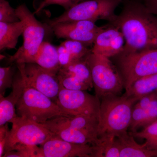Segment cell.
<instances>
[{"instance_id": "6da1fadb", "label": "cell", "mask_w": 157, "mask_h": 157, "mask_svg": "<svg viewBox=\"0 0 157 157\" xmlns=\"http://www.w3.org/2000/svg\"><path fill=\"white\" fill-rule=\"evenodd\" d=\"M112 22L124 37L122 53L157 49V16L140 0H126L122 12Z\"/></svg>"}, {"instance_id": "7a4b0ae2", "label": "cell", "mask_w": 157, "mask_h": 157, "mask_svg": "<svg viewBox=\"0 0 157 157\" xmlns=\"http://www.w3.org/2000/svg\"><path fill=\"white\" fill-rule=\"evenodd\" d=\"M135 98L109 95L101 99L98 133L101 140H111L127 132L130 127Z\"/></svg>"}, {"instance_id": "3957f363", "label": "cell", "mask_w": 157, "mask_h": 157, "mask_svg": "<svg viewBox=\"0 0 157 157\" xmlns=\"http://www.w3.org/2000/svg\"><path fill=\"white\" fill-rule=\"evenodd\" d=\"M19 72L23 81L24 89L16 104L18 116L40 124L58 117H69L50 98L29 85Z\"/></svg>"}, {"instance_id": "277c9868", "label": "cell", "mask_w": 157, "mask_h": 157, "mask_svg": "<svg viewBox=\"0 0 157 157\" xmlns=\"http://www.w3.org/2000/svg\"><path fill=\"white\" fill-rule=\"evenodd\" d=\"M15 10L19 20L24 25L23 42L17 52L9 56L8 61L16 64L35 63L40 46L44 42L45 26L36 18L25 4L19 5Z\"/></svg>"}, {"instance_id": "5b68a950", "label": "cell", "mask_w": 157, "mask_h": 157, "mask_svg": "<svg viewBox=\"0 0 157 157\" xmlns=\"http://www.w3.org/2000/svg\"><path fill=\"white\" fill-rule=\"evenodd\" d=\"M96 96L99 100L109 95L120 94L124 88L121 76L109 58L91 52L86 57Z\"/></svg>"}, {"instance_id": "8992f818", "label": "cell", "mask_w": 157, "mask_h": 157, "mask_svg": "<svg viewBox=\"0 0 157 157\" xmlns=\"http://www.w3.org/2000/svg\"><path fill=\"white\" fill-rule=\"evenodd\" d=\"M124 0H85L76 4L59 16L49 20L50 26L59 23L79 20H90L96 22L98 20H107L113 22L117 15L116 9Z\"/></svg>"}, {"instance_id": "52a82bcc", "label": "cell", "mask_w": 157, "mask_h": 157, "mask_svg": "<svg viewBox=\"0 0 157 157\" xmlns=\"http://www.w3.org/2000/svg\"><path fill=\"white\" fill-rule=\"evenodd\" d=\"M122 53L120 65L126 91L138 78L157 73V49Z\"/></svg>"}, {"instance_id": "ba28073f", "label": "cell", "mask_w": 157, "mask_h": 157, "mask_svg": "<svg viewBox=\"0 0 157 157\" xmlns=\"http://www.w3.org/2000/svg\"><path fill=\"white\" fill-rule=\"evenodd\" d=\"M10 123L12 128L9 132L5 153L17 144L41 146L55 135L42 124L20 117L14 118Z\"/></svg>"}, {"instance_id": "9c48e42d", "label": "cell", "mask_w": 157, "mask_h": 157, "mask_svg": "<svg viewBox=\"0 0 157 157\" xmlns=\"http://www.w3.org/2000/svg\"><path fill=\"white\" fill-rule=\"evenodd\" d=\"M56 104L69 116L99 114L100 100L86 90H73L60 85Z\"/></svg>"}, {"instance_id": "30bf717a", "label": "cell", "mask_w": 157, "mask_h": 157, "mask_svg": "<svg viewBox=\"0 0 157 157\" xmlns=\"http://www.w3.org/2000/svg\"><path fill=\"white\" fill-rule=\"evenodd\" d=\"M16 65L29 85L47 96L56 104L60 87L57 74L34 63Z\"/></svg>"}, {"instance_id": "8fae6325", "label": "cell", "mask_w": 157, "mask_h": 157, "mask_svg": "<svg viewBox=\"0 0 157 157\" xmlns=\"http://www.w3.org/2000/svg\"><path fill=\"white\" fill-rule=\"evenodd\" d=\"M95 22L79 20L48 26L58 39L78 41L88 46L93 45L97 35L104 28L98 26Z\"/></svg>"}, {"instance_id": "7c38bea8", "label": "cell", "mask_w": 157, "mask_h": 157, "mask_svg": "<svg viewBox=\"0 0 157 157\" xmlns=\"http://www.w3.org/2000/svg\"><path fill=\"white\" fill-rule=\"evenodd\" d=\"M41 147L44 157H94V145L72 143L55 135Z\"/></svg>"}, {"instance_id": "4fadbf2b", "label": "cell", "mask_w": 157, "mask_h": 157, "mask_svg": "<svg viewBox=\"0 0 157 157\" xmlns=\"http://www.w3.org/2000/svg\"><path fill=\"white\" fill-rule=\"evenodd\" d=\"M125 42L123 34L117 27H105L96 37L92 52L109 58L122 52Z\"/></svg>"}, {"instance_id": "5bb4252c", "label": "cell", "mask_w": 157, "mask_h": 157, "mask_svg": "<svg viewBox=\"0 0 157 157\" xmlns=\"http://www.w3.org/2000/svg\"><path fill=\"white\" fill-rule=\"evenodd\" d=\"M24 89L22 77L17 70L14 76L12 91L8 97L0 95V126L4 125L17 116L16 113V106Z\"/></svg>"}, {"instance_id": "9a60e30c", "label": "cell", "mask_w": 157, "mask_h": 157, "mask_svg": "<svg viewBox=\"0 0 157 157\" xmlns=\"http://www.w3.org/2000/svg\"><path fill=\"white\" fill-rule=\"evenodd\" d=\"M42 124L54 135L69 142L93 145H97L100 142L97 132Z\"/></svg>"}, {"instance_id": "2e32d148", "label": "cell", "mask_w": 157, "mask_h": 157, "mask_svg": "<svg viewBox=\"0 0 157 157\" xmlns=\"http://www.w3.org/2000/svg\"><path fill=\"white\" fill-rule=\"evenodd\" d=\"M98 114H82L58 117L42 124L98 132Z\"/></svg>"}, {"instance_id": "e0dca14e", "label": "cell", "mask_w": 157, "mask_h": 157, "mask_svg": "<svg viewBox=\"0 0 157 157\" xmlns=\"http://www.w3.org/2000/svg\"><path fill=\"white\" fill-rule=\"evenodd\" d=\"M116 137L120 144V157H157V149L149 147L146 142L139 144L128 132Z\"/></svg>"}, {"instance_id": "ac0fdd59", "label": "cell", "mask_w": 157, "mask_h": 157, "mask_svg": "<svg viewBox=\"0 0 157 157\" xmlns=\"http://www.w3.org/2000/svg\"><path fill=\"white\" fill-rule=\"evenodd\" d=\"M24 25L22 21L7 23L0 22V50L15 49Z\"/></svg>"}, {"instance_id": "d6986e66", "label": "cell", "mask_w": 157, "mask_h": 157, "mask_svg": "<svg viewBox=\"0 0 157 157\" xmlns=\"http://www.w3.org/2000/svg\"><path fill=\"white\" fill-rule=\"evenodd\" d=\"M34 63L57 74L61 66L57 47L50 42L44 41L40 46Z\"/></svg>"}, {"instance_id": "ffe728a7", "label": "cell", "mask_w": 157, "mask_h": 157, "mask_svg": "<svg viewBox=\"0 0 157 157\" xmlns=\"http://www.w3.org/2000/svg\"><path fill=\"white\" fill-rule=\"evenodd\" d=\"M157 92V73L141 77L135 80L125 95L137 101L144 96Z\"/></svg>"}, {"instance_id": "44dd1931", "label": "cell", "mask_w": 157, "mask_h": 157, "mask_svg": "<svg viewBox=\"0 0 157 157\" xmlns=\"http://www.w3.org/2000/svg\"><path fill=\"white\" fill-rule=\"evenodd\" d=\"M86 57L81 59L72 62L67 66L61 67V69L75 76L92 88L94 85L91 73L86 61Z\"/></svg>"}, {"instance_id": "7402d4cb", "label": "cell", "mask_w": 157, "mask_h": 157, "mask_svg": "<svg viewBox=\"0 0 157 157\" xmlns=\"http://www.w3.org/2000/svg\"><path fill=\"white\" fill-rule=\"evenodd\" d=\"M94 147V157H120V144L117 137L111 140H100Z\"/></svg>"}, {"instance_id": "603a6c76", "label": "cell", "mask_w": 157, "mask_h": 157, "mask_svg": "<svg viewBox=\"0 0 157 157\" xmlns=\"http://www.w3.org/2000/svg\"><path fill=\"white\" fill-rule=\"evenodd\" d=\"M59 82L65 88L73 90H86L91 89L89 86L75 76L60 69L57 74Z\"/></svg>"}, {"instance_id": "cb8c5ba5", "label": "cell", "mask_w": 157, "mask_h": 157, "mask_svg": "<svg viewBox=\"0 0 157 157\" xmlns=\"http://www.w3.org/2000/svg\"><path fill=\"white\" fill-rule=\"evenodd\" d=\"M62 45L67 48L70 54L72 62L85 58L91 52L88 46L78 41L66 40L62 42Z\"/></svg>"}, {"instance_id": "d4e9b609", "label": "cell", "mask_w": 157, "mask_h": 157, "mask_svg": "<svg viewBox=\"0 0 157 157\" xmlns=\"http://www.w3.org/2000/svg\"><path fill=\"white\" fill-rule=\"evenodd\" d=\"M147 125H148V121L146 109L134 106L129 127L132 132H136L140 127H145Z\"/></svg>"}, {"instance_id": "484cf974", "label": "cell", "mask_w": 157, "mask_h": 157, "mask_svg": "<svg viewBox=\"0 0 157 157\" xmlns=\"http://www.w3.org/2000/svg\"><path fill=\"white\" fill-rule=\"evenodd\" d=\"M15 69L13 67L0 68V95L4 96L6 90L12 87Z\"/></svg>"}, {"instance_id": "4316f807", "label": "cell", "mask_w": 157, "mask_h": 157, "mask_svg": "<svg viewBox=\"0 0 157 157\" xmlns=\"http://www.w3.org/2000/svg\"><path fill=\"white\" fill-rule=\"evenodd\" d=\"M130 134L134 137L145 139L147 146L150 147L157 138V120L144 127L141 132H133Z\"/></svg>"}, {"instance_id": "83f0119b", "label": "cell", "mask_w": 157, "mask_h": 157, "mask_svg": "<svg viewBox=\"0 0 157 157\" xmlns=\"http://www.w3.org/2000/svg\"><path fill=\"white\" fill-rule=\"evenodd\" d=\"M16 10L7 0H0V22L13 23L19 21Z\"/></svg>"}, {"instance_id": "f1b7e54d", "label": "cell", "mask_w": 157, "mask_h": 157, "mask_svg": "<svg viewBox=\"0 0 157 157\" xmlns=\"http://www.w3.org/2000/svg\"><path fill=\"white\" fill-rule=\"evenodd\" d=\"M11 150L17 151L21 157H44L42 147H39L38 145L17 144L7 151Z\"/></svg>"}, {"instance_id": "f546056e", "label": "cell", "mask_w": 157, "mask_h": 157, "mask_svg": "<svg viewBox=\"0 0 157 157\" xmlns=\"http://www.w3.org/2000/svg\"><path fill=\"white\" fill-rule=\"evenodd\" d=\"M84 1L85 0H43L39 4V7L36 9L34 14L39 13L46 7L52 5H58L62 6L65 10H67L76 4Z\"/></svg>"}, {"instance_id": "4dcf8cb0", "label": "cell", "mask_w": 157, "mask_h": 157, "mask_svg": "<svg viewBox=\"0 0 157 157\" xmlns=\"http://www.w3.org/2000/svg\"><path fill=\"white\" fill-rule=\"evenodd\" d=\"M58 53L59 61L61 68L66 67L72 62V58L67 48L62 45L57 47Z\"/></svg>"}, {"instance_id": "1f68e13d", "label": "cell", "mask_w": 157, "mask_h": 157, "mask_svg": "<svg viewBox=\"0 0 157 157\" xmlns=\"http://www.w3.org/2000/svg\"><path fill=\"white\" fill-rule=\"evenodd\" d=\"M9 130L7 124L0 126V157H3L5 153V148L9 134Z\"/></svg>"}, {"instance_id": "d6a6232c", "label": "cell", "mask_w": 157, "mask_h": 157, "mask_svg": "<svg viewBox=\"0 0 157 157\" xmlns=\"http://www.w3.org/2000/svg\"><path fill=\"white\" fill-rule=\"evenodd\" d=\"M157 98V92L144 96L137 101V104L134 105L136 107L146 109L152 102Z\"/></svg>"}, {"instance_id": "836d02e7", "label": "cell", "mask_w": 157, "mask_h": 157, "mask_svg": "<svg viewBox=\"0 0 157 157\" xmlns=\"http://www.w3.org/2000/svg\"><path fill=\"white\" fill-rule=\"evenodd\" d=\"M146 9L157 16V0H140Z\"/></svg>"}, {"instance_id": "e575fe53", "label": "cell", "mask_w": 157, "mask_h": 157, "mask_svg": "<svg viewBox=\"0 0 157 157\" xmlns=\"http://www.w3.org/2000/svg\"><path fill=\"white\" fill-rule=\"evenodd\" d=\"M150 147L151 148L157 149V138L156 140H155L154 142L150 146Z\"/></svg>"}, {"instance_id": "d590c367", "label": "cell", "mask_w": 157, "mask_h": 157, "mask_svg": "<svg viewBox=\"0 0 157 157\" xmlns=\"http://www.w3.org/2000/svg\"></svg>"}]
</instances>
